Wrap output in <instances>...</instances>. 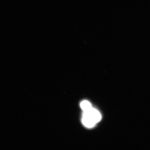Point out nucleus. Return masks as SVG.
I'll list each match as a JSON object with an SVG mask.
<instances>
[{"label":"nucleus","instance_id":"7ed1b4c3","mask_svg":"<svg viewBox=\"0 0 150 150\" xmlns=\"http://www.w3.org/2000/svg\"><path fill=\"white\" fill-rule=\"evenodd\" d=\"M80 106L83 111L90 109L92 108L91 103L87 100H83L81 103Z\"/></svg>","mask_w":150,"mask_h":150},{"label":"nucleus","instance_id":"f03ea898","mask_svg":"<svg viewBox=\"0 0 150 150\" xmlns=\"http://www.w3.org/2000/svg\"><path fill=\"white\" fill-rule=\"evenodd\" d=\"M82 122L84 126L88 128H91L94 127L96 124V123L91 118L83 114L82 118Z\"/></svg>","mask_w":150,"mask_h":150},{"label":"nucleus","instance_id":"f257e3e1","mask_svg":"<svg viewBox=\"0 0 150 150\" xmlns=\"http://www.w3.org/2000/svg\"><path fill=\"white\" fill-rule=\"evenodd\" d=\"M83 114L91 118L96 123L100 121L102 118V116L98 110L92 108L86 111H83Z\"/></svg>","mask_w":150,"mask_h":150}]
</instances>
